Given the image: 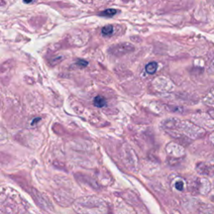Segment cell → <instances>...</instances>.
Here are the masks:
<instances>
[{
    "mask_svg": "<svg viewBox=\"0 0 214 214\" xmlns=\"http://www.w3.org/2000/svg\"><path fill=\"white\" fill-rule=\"evenodd\" d=\"M157 69V64L156 62H151L146 66V71L150 74H154Z\"/></svg>",
    "mask_w": 214,
    "mask_h": 214,
    "instance_id": "1",
    "label": "cell"
},
{
    "mask_svg": "<svg viewBox=\"0 0 214 214\" xmlns=\"http://www.w3.org/2000/svg\"><path fill=\"white\" fill-rule=\"evenodd\" d=\"M106 104V100L101 96H96L94 99V105L96 107H104Z\"/></svg>",
    "mask_w": 214,
    "mask_h": 214,
    "instance_id": "2",
    "label": "cell"
},
{
    "mask_svg": "<svg viewBox=\"0 0 214 214\" xmlns=\"http://www.w3.org/2000/svg\"><path fill=\"white\" fill-rule=\"evenodd\" d=\"M116 13H117V10L116 9L109 8V9H106L103 12H101L100 13V16H103V17H112Z\"/></svg>",
    "mask_w": 214,
    "mask_h": 214,
    "instance_id": "3",
    "label": "cell"
},
{
    "mask_svg": "<svg viewBox=\"0 0 214 214\" xmlns=\"http://www.w3.org/2000/svg\"><path fill=\"white\" fill-rule=\"evenodd\" d=\"M113 27L112 25H106L102 28V33L103 35H111L113 33Z\"/></svg>",
    "mask_w": 214,
    "mask_h": 214,
    "instance_id": "4",
    "label": "cell"
},
{
    "mask_svg": "<svg viewBox=\"0 0 214 214\" xmlns=\"http://www.w3.org/2000/svg\"><path fill=\"white\" fill-rule=\"evenodd\" d=\"M176 189L177 190H182V188H183V183L181 182V181H178V182H176Z\"/></svg>",
    "mask_w": 214,
    "mask_h": 214,
    "instance_id": "5",
    "label": "cell"
},
{
    "mask_svg": "<svg viewBox=\"0 0 214 214\" xmlns=\"http://www.w3.org/2000/svg\"><path fill=\"white\" fill-rule=\"evenodd\" d=\"M78 64H79V65H80V64H81V65H83L84 66H85V65H88V63H87V62H85V61H83L82 60H80V61L78 62Z\"/></svg>",
    "mask_w": 214,
    "mask_h": 214,
    "instance_id": "6",
    "label": "cell"
},
{
    "mask_svg": "<svg viewBox=\"0 0 214 214\" xmlns=\"http://www.w3.org/2000/svg\"><path fill=\"white\" fill-rule=\"evenodd\" d=\"M32 1H33V0H24V2L25 3H30Z\"/></svg>",
    "mask_w": 214,
    "mask_h": 214,
    "instance_id": "7",
    "label": "cell"
}]
</instances>
